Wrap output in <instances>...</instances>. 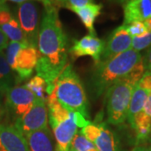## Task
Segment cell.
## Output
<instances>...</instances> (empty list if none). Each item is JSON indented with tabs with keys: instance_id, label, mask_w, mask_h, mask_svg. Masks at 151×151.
<instances>
[{
	"instance_id": "obj_16",
	"label": "cell",
	"mask_w": 151,
	"mask_h": 151,
	"mask_svg": "<svg viewBox=\"0 0 151 151\" xmlns=\"http://www.w3.org/2000/svg\"><path fill=\"white\" fill-rule=\"evenodd\" d=\"M149 94L150 92L138 82L132 94L127 116V120L130 126L133 125L136 117L143 111Z\"/></svg>"
},
{
	"instance_id": "obj_4",
	"label": "cell",
	"mask_w": 151,
	"mask_h": 151,
	"mask_svg": "<svg viewBox=\"0 0 151 151\" xmlns=\"http://www.w3.org/2000/svg\"><path fill=\"white\" fill-rule=\"evenodd\" d=\"M145 71L142 61L132 73L116 81L106 91L105 103L108 124L118 126L127 120L132 94Z\"/></svg>"
},
{
	"instance_id": "obj_7",
	"label": "cell",
	"mask_w": 151,
	"mask_h": 151,
	"mask_svg": "<svg viewBox=\"0 0 151 151\" xmlns=\"http://www.w3.org/2000/svg\"><path fill=\"white\" fill-rule=\"evenodd\" d=\"M80 132L96 146L98 151H124L119 134L106 122H91Z\"/></svg>"
},
{
	"instance_id": "obj_20",
	"label": "cell",
	"mask_w": 151,
	"mask_h": 151,
	"mask_svg": "<svg viewBox=\"0 0 151 151\" xmlns=\"http://www.w3.org/2000/svg\"><path fill=\"white\" fill-rule=\"evenodd\" d=\"M30 92L34 93V95L37 98H40L43 100H47L46 94V82L40 76H35L30 78L27 83L24 85Z\"/></svg>"
},
{
	"instance_id": "obj_21",
	"label": "cell",
	"mask_w": 151,
	"mask_h": 151,
	"mask_svg": "<svg viewBox=\"0 0 151 151\" xmlns=\"http://www.w3.org/2000/svg\"><path fill=\"white\" fill-rule=\"evenodd\" d=\"M70 147L76 151H98L96 146L92 142L87 140L86 138L81 134V132H77L74 136Z\"/></svg>"
},
{
	"instance_id": "obj_29",
	"label": "cell",
	"mask_w": 151,
	"mask_h": 151,
	"mask_svg": "<svg viewBox=\"0 0 151 151\" xmlns=\"http://www.w3.org/2000/svg\"><path fill=\"white\" fill-rule=\"evenodd\" d=\"M132 151H151V145H137Z\"/></svg>"
},
{
	"instance_id": "obj_34",
	"label": "cell",
	"mask_w": 151,
	"mask_h": 151,
	"mask_svg": "<svg viewBox=\"0 0 151 151\" xmlns=\"http://www.w3.org/2000/svg\"><path fill=\"white\" fill-rule=\"evenodd\" d=\"M53 1H55V2H57V3H60V4H65V2H66V0H53Z\"/></svg>"
},
{
	"instance_id": "obj_30",
	"label": "cell",
	"mask_w": 151,
	"mask_h": 151,
	"mask_svg": "<svg viewBox=\"0 0 151 151\" xmlns=\"http://www.w3.org/2000/svg\"><path fill=\"white\" fill-rule=\"evenodd\" d=\"M144 22H145V24L146 29H147V31H151V18L146 19L145 21Z\"/></svg>"
},
{
	"instance_id": "obj_18",
	"label": "cell",
	"mask_w": 151,
	"mask_h": 151,
	"mask_svg": "<svg viewBox=\"0 0 151 151\" xmlns=\"http://www.w3.org/2000/svg\"><path fill=\"white\" fill-rule=\"evenodd\" d=\"M15 84V75L7 61L5 55L0 52V92L5 96Z\"/></svg>"
},
{
	"instance_id": "obj_11",
	"label": "cell",
	"mask_w": 151,
	"mask_h": 151,
	"mask_svg": "<svg viewBox=\"0 0 151 151\" xmlns=\"http://www.w3.org/2000/svg\"><path fill=\"white\" fill-rule=\"evenodd\" d=\"M131 48L132 36L128 32L126 25L122 24L114 29L109 35L99 62H105Z\"/></svg>"
},
{
	"instance_id": "obj_5",
	"label": "cell",
	"mask_w": 151,
	"mask_h": 151,
	"mask_svg": "<svg viewBox=\"0 0 151 151\" xmlns=\"http://www.w3.org/2000/svg\"><path fill=\"white\" fill-rule=\"evenodd\" d=\"M50 94L69 112L79 113L86 119L89 118L88 101L84 86L70 63L55 80L54 88Z\"/></svg>"
},
{
	"instance_id": "obj_26",
	"label": "cell",
	"mask_w": 151,
	"mask_h": 151,
	"mask_svg": "<svg viewBox=\"0 0 151 151\" xmlns=\"http://www.w3.org/2000/svg\"><path fill=\"white\" fill-rule=\"evenodd\" d=\"M14 16L12 15L9 9L0 11V26H2L3 24L9 21Z\"/></svg>"
},
{
	"instance_id": "obj_9",
	"label": "cell",
	"mask_w": 151,
	"mask_h": 151,
	"mask_svg": "<svg viewBox=\"0 0 151 151\" xmlns=\"http://www.w3.org/2000/svg\"><path fill=\"white\" fill-rule=\"evenodd\" d=\"M48 108L46 100L37 98L31 109L15 120L14 126L24 137L30 133L48 127Z\"/></svg>"
},
{
	"instance_id": "obj_25",
	"label": "cell",
	"mask_w": 151,
	"mask_h": 151,
	"mask_svg": "<svg viewBox=\"0 0 151 151\" xmlns=\"http://www.w3.org/2000/svg\"><path fill=\"white\" fill-rule=\"evenodd\" d=\"M142 61L145 70H151V45L146 50L145 54L143 55Z\"/></svg>"
},
{
	"instance_id": "obj_22",
	"label": "cell",
	"mask_w": 151,
	"mask_h": 151,
	"mask_svg": "<svg viewBox=\"0 0 151 151\" xmlns=\"http://www.w3.org/2000/svg\"><path fill=\"white\" fill-rule=\"evenodd\" d=\"M151 45V31L145 33L139 36L132 37V49L140 52Z\"/></svg>"
},
{
	"instance_id": "obj_37",
	"label": "cell",
	"mask_w": 151,
	"mask_h": 151,
	"mask_svg": "<svg viewBox=\"0 0 151 151\" xmlns=\"http://www.w3.org/2000/svg\"><path fill=\"white\" fill-rule=\"evenodd\" d=\"M120 2H124V1H127V0H119Z\"/></svg>"
},
{
	"instance_id": "obj_1",
	"label": "cell",
	"mask_w": 151,
	"mask_h": 151,
	"mask_svg": "<svg viewBox=\"0 0 151 151\" xmlns=\"http://www.w3.org/2000/svg\"><path fill=\"white\" fill-rule=\"evenodd\" d=\"M37 49L36 73L46 82V94L53 91L54 81L68 64L69 42L60 20L58 11L52 5L45 7L40 21Z\"/></svg>"
},
{
	"instance_id": "obj_33",
	"label": "cell",
	"mask_w": 151,
	"mask_h": 151,
	"mask_svg": "<svg viewBox=\"0 0 151 151\" xmlns=\"http://www.w3.org/2000/svg\"><path fill=\"white\" fill-rule=\"evenodd\" d=\"M3 97H4V95L2 94V92H0V108H1L2 104H3Z\"/></svg>"
},
{
	"instance_id": "obj_31",
	"label": "cell",
	"mask_w": 151,
	"mask_h": 151,
	"mask_svg": "<svg viewBox=\"0 0 151 151\" xmlns=\"http://www.w3.org/2000/svg\"><path fill=\"white\" fill-rule=\"evenodd\" d=\"M6 9H9V7L6 4L5 0H0V11Z\"/></svg>"
},
{
	"instance_id": "obj_35",
	"label": "cell",
	"mask_w": 151,
	"mask_h": 151,
	"mask_svg": "<svg viewBox=\"0 0 151 151\" xmlns=\"http://www.w3.org/2000/svg\"><path fill=\"white\" fill-rule=\"evenodd\" d=\"M146 143H149V144H151V132H150V134L149 136V138H148V139H147V142Z\"/></svg>"
},
{
	"instance_id": "obj_27",
	"label": "cell",
	"mask_w": 151,
	"mask_h": 151,
	"mask_svg": "<svg viewBox=\"0 0 151 151\" xmlns=\"http://www.w3.org/2000/svg\"><path fill=\"white\" fill-rule=\"evenodd\" d=\"M9 40L6 36L5 34L0 29V52H3L4 50L7 49L9 44Z\"/></svg>"
},
{
	"instance_id": "obj_2",
	"label": "cell",
	"mask_w": 151,
	"mask_h": 151,
	"mask_svg": "<svg viewBox=\"0 0 151 151\" xmlns=\"http://www.w3.org/2000/svg\"><path fill=\"white\" fill-rule=\"evenodd\" d=\"M142 58L140 52L131 48L105 62L95 64L88 81L92 98H99L116 81L132 73L142 63Z\"/></svg>"
},
{
	"instance_id": "obj_24",
	"label": "cell",
	"mask_w": 151,
	"mask_h": 151,
	"mask_svg": "<svg viewBox=\"0 0 151 151\" xmlns=\"http://www.w3.org/2000/svg\"><path fill=\"white\" fill-rule=\"evenodd\" d=\"M94 0H66L65 7L71 11L83 8L90 4H93Z\"/></svg>"
},
{
	"instance_id": "obj_32",
	"label": "cell",
	"mask_w": 151,
	"mask_h": 151,
	"mask_svg": "<svg viewBox=\"0 0 151 151\" xmlns=\"http://www.w3.org/2000/svg\"><path fill=\"white\" fill-rule=\"evenodd\" d=\"M5 1H10V2H13V3H16V4H23L24 2H27V1H31V0H5ZM34 1H39V0H34Z\"/></svg>"
},
{
	"instance_id": "obj_6",
	"label": "cell",
	"mask_w": 151,
	"mask_h": 151,
	"mask_svg": "<svg viewBox=\"0 0 151 151\" xmlns=\"http://www.w3.org/2000/svg\"><path fill=\"white\" fill-rule=\"evenodd\" d=\"M5 56L18 84L32 76L37 65L39 51L29 44L10 41L6 49Z\"/></svg>"
},
{
	"instance_id": "obj_23",
	"label": "cell",
	"mask_w": 151,
	"mask_h": 151,
	"mask_svg": "<svg viewBox=\"0 0 151 151\" xmlns=\"http://www.w3.org/2000/svg\"><path fill=\"white\" fill-rule=\"evenodd\" d=\"M127 30L132 37L139 36L141 35L148 32L144 21H134L126 25Z\"/></svg>"
},
{
	"instance_id": "obj_28",
	"label": "cell",
	"mask_w": 151,
	"mask_h": 151,
	"mask_svg": "<svg viewBox=\"0 0 151 151\" xmlns=\"http://www.w3.org/2000/svg\"><path fill=\"white\" fill-rule=\"evenodd\" d=\"M141 113H144L147 118H149L151 120V92L149 94V97L147 98L145 105L144 109Z\"/></svg>"
},
{
	"instance_id": "obj_3",
	"label": "cell",
	"mask_w": 151,
	"mask_h": 151,
	"mask_svg": "<svg viewBox=\"0 0 151 151\" xmlns=\"http://www.w3.org/2000/svg\"><path fill=\"white\" fill-rule=\"evenodd\" d=\"M48 120L53 131L57 151H69L72 139L78 132L91 122L79 113H71L63 108L55 97L47 96Z\"/></svg>"
},
{
	"instance_id": "obj_15",
	"label": "cell",
	"mask_w": 151,
	"mask_h": 151,
	"mask_svg": "<svg viewBox=\"0 0 151 151\" xmlns=\"http://www.w3.org/2000/svg\"><path fill=\"white\" fill-rule=\"evenodd\" d=\"M25 138L29 151H57L49 127L30 133Z\"/></svg>"
},
{
	"instance_id": "obj_14",
	"label": "cell",
	"mask_w": 151,
	"mask_h": 151,
	"mask_svg": "<svg viewBox=\"0 0 151 151\" xmlns=\"http://www.w3.org/2000/svg\"><path fill=\"white\" fill-rule=\"evenodd\" d=\"M151 18V0H127L124 7V24L145 21Z\"/></svg>"
},
{
	"instance_id": "obj_36",
	"label": "cell",
	"mask_w": 151,
	"mask_h": 151,
	"mask_svg": "<svg viewBox=\"0 0 151 151\" xmlns=\"http://www.w3.org/2000/svg\"><path fill=\"white\" fill-rule=\"evenodd\" d=\"M69 151H76V150H74V149H73V148H71V147H70V150H69Z\"/></svg>"
},
{
	"instance_id": "obj_19",
	"label": "cell",
	"mask_w": 151,
	"mask_h": 151,
	"mask_svg": "<svg viewBox=\"0 0 151 151\" xmlns=\"http://www.w3.org/2000/svg\"><path fill=\"white\" fill-rule=\"evenodd\" d=\"M0 29L5 34L8 39L10 40V41L28 43L26 38L22 31L18 19H16L14 17H13L10 20L7 22L6 24L0 26Z\"/></svg>"
},
{
	"instance_id": "obj_13",
	"label": "cell",
	"mask_w": 151,
	"mask_h": 151,
	"mask_svg": "<svg viewBox=\"0 0 151 151\" xmlns=\"http://www.w3.org/2000/svg\"><path fill=\"white\" fill-rule=\"evenodd\" d=\"M0 151H29L26 138L14 124H0Z\"/></svg>"
},
{
	"instance_id": "obj_10",
	"label": "cell",
	"mask_w": 151,
	"mask_h": 151,
	"mask_svg": "<svg viewBox=\"0 0 151 151\" xmlns=\"http://www.w3.org/2000/svg\"><path fill=\"white\" fill-rule=\"evenodd\" d=\"M6 108L15 118L19 119L27 113L37 100L25 86H14L5 95Z\"/></svg>"
},
{
	"instance_id": "obj_17",
	"label": "cell",
	"mask_w": 151,
	"mask_h": 151,
	"mask_svg": "<svg viewBox=\"0 0 151 151\" xmlns=\"http://www.w3.org/2000/svg\"><path fill=\"white\" fill-rule=\"evenodd\" d=\"M103 4H90L83 8L76 9L73 12L79 17L83 25L89 31V34H96L94 29V23L97 18L101 14Z\"/></svg>"
},
{
	"instance_id": "obj_8",
	"label": "cell",
	"mask_w": 151,
	"mask_h": 151,
	"mask_svg": "<svg viewBox=\"0 0 151 151\" xmlns=\"http://www.w3.org/2000/svg\"><path fill=\"white\" fill-rule=\"evenodd\" d=\"M18 21L28 44L37 48L40 31V13L35 1H27L18 6Z\"/></svg>"
},
{
	"instance_id": "obj_12",
	"label": "cell",
	"mask_w": 151,
	"mask_h": 151,
	"mask_svg": "<svg viewBox=\"0 0 151 151\" xmlns=\"http://www.w3.org/2000/svg\"><path fill=\"white\" fill-rule=\"evenodd\" d=\"M105 47V41L98 38L96 34H88L80 40L74 41L69 53L74 58L91 56L95 64H97Z\"/></svg>"
}]
</instances>
